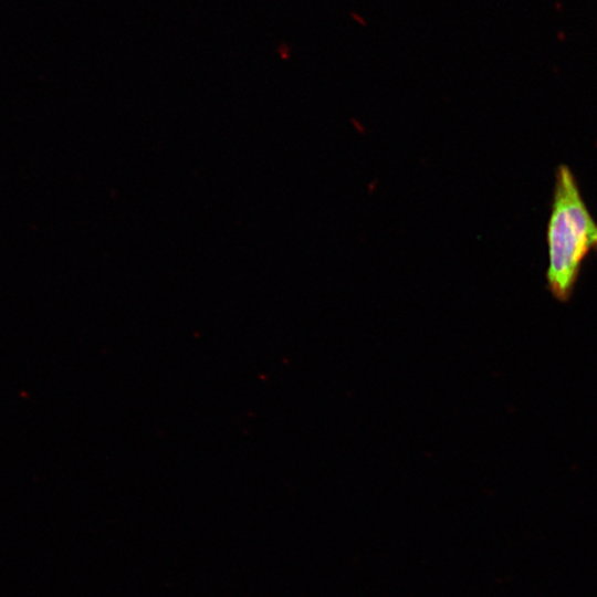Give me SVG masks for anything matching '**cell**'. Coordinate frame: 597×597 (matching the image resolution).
<instances>
[{
	"mask_svg": "<svg viewBox=\"0 0 597 597\" xmlns=\"http://www.w3.org/2000/svg\"><path fill=\"white\" fill-rule=\"evenodd\" d=\"M546 243L547 287L556 298L566 301L584 260L597 251V221L584 201L575 175L564 164L555 170Z\"/></svg>",
	"mask_w": 597,
	"mask_h": 597,
	"instance_id": "cell-1",
	"label": "cell"
}]
</instances>
